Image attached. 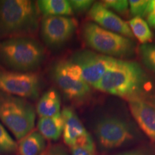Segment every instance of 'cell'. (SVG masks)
<instances>
[{
	"label": "cell",
	"mask_w": 155,
	"mask_h": 155,
	"mask_svg": "<svg viewBox=\"0 0 155 155\" xmlns=\"http://www.w3.org/2000/svg\"><path fill=\"white\" fill-rule=\"evenodd\" d=\"M134 37L141 44H148L152 41L153 34L146 21L139 17H133L128 22Z\"/></svg>",
	"instance_id": "17"
},
{
	"label": "cell",
	"mask_w": 155,
	"mask_h": 155,
	"mask_svg": "<svg viewBox=\"0 0 155 155\" xmlns=\"http://www.w3.org/2000/svg\"><path fill=\"white\" fill-rule=\"evenodd\" d=\"M41 86V78L38 73L0 69V91L26 99H35Z\"/></svg>",
	"instance_id": "7"
},
{
	"label": "cell",
	"mask_w": 155,
	"mask_h": 155,
	"mask_svg": "<svg viewBox=\"0 0 155 155\" xmlns=\"http://www.w3.org/2000/svg\"><path fill=\"white\" fill-rule=\"evenodd\" d=\"M82 34L87 45L102 55L120 59L134 54L136 45L131 39L105 30L94 22L83 25Z\"/></svg>",
	"instance_id": "4"
},
{
	"label": "cell",
	"mask_w": 155,
	"mask_h": 155,
	"mask_svg": "<svg viewBox=\"0 0 155 155\" xmlns=\"http://www.w3.org/2000/svg\"><path fill=\"white\" fill-rule=\"evenodd\" d=\"M52 77L69 100L81 102L91 94V86L83 78L80 68L71 60L56 63L52 70Z\"/></svg>",
	"instance_id": "5"
},
{
	"label": "cell",
	"mask_w": 155,
	"mask_h": 155,
	"mask_svg": "<svg viewBox=\"0 0 155 155\" xmlns=\"http://www.w3.org/2000/svg\"><path fill=\"white\" fill-rule=\"evenodd\" d=\"M131 115L139 127L152 142L155 143V108L140 101H129Z\"/></svg>",
	"instance_id": "11"
},
{
	"label": "cell",
	"mask_w": 155,
	"mask_h": 155,
	"mask_svg": "<svg viewBox=\"0 0 155 155\" xmlns=\"http://www.w3.org/2000/svg\"><path fill=\"white\" fill-rule=\"evenodd\" d=\"M43 45L31 37H19L0 41V62L18 72H33L43 63Z\"/></svg>",
	"instance_id": "2"
},
{
	"label": "cell",
	"mask_w": 155,
	"mask_h": 155,
	"mask_svg": "<svg viewBox=\"0 0 155 155\" xmlns=\"http://www.w3.org/2000/svg\"><path fill=\"white\" fill-rule=\"evenodd\" d=\"M71 155H96L95 144L90 146H75L71 148Z\"/></svg>",
	"instance_id": "24"
},
{
	"label": "cell",
	"mask_w": 155,
	"mask_h": 155,
	"mask_svg": "<svg viewBox=\"0 0 155 155\" xmlns=\"http://www.w3.org/2000/svg\"><path fill=\"white\" fill-rule=\"evenodd\" d=\"M139 55L145 68L155 74V44L141 45L139 48Z\"/></svg>",
	"instance_id": "18"
},
{
	"label": "cell",
	"mask_w": 155,
	"mask_h": 155,
	"mask_svg": "<svg viewBox=\"0 0 155 155\" xmlns=\"http://www.w3.org/2000/svg\"><path fill=\"white\" fill-rule=\"evenodd\" d=\"M88 15L95 24L101 28L127 37L129 39L134 38L133 33L128 23L110 9L104 7L102 3H94L89 9Z\"/></svg>",
	"instance_id": "10"
},
{
	"label": "cell",
	"mask_w": 155,
	"mask_h": 155,
	"mask_svg": "<svg viewBox=\"0 0 155 155\" xmlns=\"http://www.w3.org/2000/svg\"><path fill=\"white\" fill-rule=\"evenodd\" d=\"M147 22L152 28H155V0L149 2L145 17Z\"/></svg>",
	"instance_id": "25"
},
{
	"label": "cell",
	"mask_w": 155,
	"mask_h": 155,
	"mask_svg": "<svg viewBox=\"0 0 155 155\" xmlns=\"http://www.w3.org/2000/svg\"><path fill=\"white\" fill-rule=\"evenodd\" d=\"M37 7L43 16H65L73 14L70 1L67 0H40Z\"/></svg>",
	"instance_id": "16"
},
{
	"label": "cell",
	"mask_w": 155,
	"mask_h": 155,
	"mask_svg": "<svg viewBox=\"0 0 155 155\" xmlns=\"http://www.w3.org/2000/svg\"><path fill=\"white\" fill-rule=\"evenodd\" d=\"M61 96L55 88H50L40 97L36 106V113L40 118L51 117L61 113Z\"/></svg>",
	"instance_id": "13"
},
{
	"label": "cell",
	"mask_w": 155,
	"mask_h": 155,
	"mask_svg": "<svg viewBox=\"0 0 155 155\" xmlns=\"http://www.w3.org/2000/svg\"><path fill=\"white\" fill-rule=\"evenodd\" d=\"M45 147V139L38 131H32L19 141L17 155H40Z\"/></svg>",
	"instance_id": "15"
},
{
	"label": "cell",
	"mask_w": 155,
	"mask_h": 155,
	"mask_svg": "<svg viewBox=\"0 0 155 155\" xmlns=\"http://www.w3.org/2000/svg\"><path fill=\"white\" fill-rule=\"evenodd\" d=\"M36 110L26 98L0 91V120L19 141L33 131Z\"/></svg>",
	"instance_id": "3"
},
{
	"label": "cell",
	"mask_w": 155,
	"mask_h": 155,
	"mask_svg": "<svg viewBox=\"0 0 155 155\" xmlns=\"http://www.w3.org/2000/svg\"><path fill=\"white\" fill-rule=\"evenodd\" d=\"M114 59L91 50H82L73 54L70 60L80 68L86 83L94 88L111 66Z\"/></svg>",
	"instance_id": "9"
},
{
	"label": "cell",
	"mask_w": 155,
	"mask_h": 155,
	"mask_svg": "<svg viewBox=\"0 0 155 155\" xmlns=\"http://www.w3.org/2000/svg\"><path fill=\"white\" fill-rule=\"evenodd\" d=\"M76 28V20L71 17L43 16L40 23V35L48 47L58 48L72 38Z\"/></svg>",
	"instance_id": "8"
},
{
	"label": "cell",
	"mask_w": 155,
	"mask_h": 155,
	"mask_svg": "<svg viewBox=\"0 0 155 155\" xmlns=\"http://www.w3.org/2000/svg\"><path fill=\"white\" fill-rule=\"evenodd\" d=\"M61 114L64 121L63 131L64 143L71 148L89 133L73 108H64Z\"/></svg>",
	"instance_id": "12"
},
{
	"label": "cell",
	"mask_w": 155,
	"mask_h": 155,
	"mask_svg": "<svg viewBox=\"0 0 155 155\" xmlns=\"http://www.w3.org/2000/svg\"><path fill=\"white\" fill-rule=\"evenodd\" d=\"M102 5L108 9L116 11L120 14L127 12L129 9V1L126 0H106L102 2Z\"/></svg>",
	"instance_id": "21"
},
{
	"label": "cell",
	"mask_w": 155,
	"mask_h": 155,
	"mask_svg": "<svg viewBox=\"0 0 155 155\" xmlns=\"http://www.w3.org/2000/svg\"><path fill=\"white\" fill-rule=\"evenodd\" d=\"M64 121L61 113L51 117L40 118L38 122V129L45 139L56 141L63 131Z\"/></svg>",
	"instance_id": "14"
},
{
	"label": "cell",
	"mask_w": 155,
	"mask_h": 155,
	"mask_svg": "<svg viewBox=\"0 0 155 155\" xmlns=\"http://www.w3.org/2000/svg\"><path fill=\"white\" fill-rule=\"evenodd\" d=\"M17 144L0 123V154L10 155L17 152Z\"/></svg>",
	"instance_id": "19"
},
{
	"label": "cell",
	"mask_w": 155,
	"mask_h": 155,
	"mask_svg": "<svg viewBox=\"0 0 155 155\" xmlns=\"http://www.w3.org/2000/svg\"><path fill=\"white\" fill-rule=\"evenodd\" d=\"M40 155H69L65 147L61 144H48Z\"/></svg>",
	"instance_id": "22"
},
{
	"label": "cell",
	"mask_w": 155,
	"mask_h": 155,
	"mask_svg": "<svg viewBox=\"0 0 155 155\" xmlns=\"http://www.w3.org/2000/svg\"><path fill=\"white\" fill-rule=\"evenodd\" d=\"M116 155H150L147 152H145L144 150H132L129 151V152H126L121 153V154H116Z\"/></svg>",
	"instance_id": "26"
},
{
	"label": "cell",
	"mask_w": 155,
	"mask_h": 155,
	"mask_svg": "<svg viewBox=\"0 0 155 155\" xmlns=\"http://www.w3.org/2000/svg\"><path fill=\"white\" fill-rule=\"evenodd\" d=\"M95 134L100 146L106 150L130 144L137 138L136 131L130 124L111 116L103 118L97 122Z\"/></svg>",
	"instance_id": "6"
},
{
	"label": "cell",
	"mask_w": 155,
	"mask_h": 155,
	"mask_svg": "<svg viewBox=\"0 0 155 155\" xmlns=\"http://www.w3.org/2000/svg\"><path fill=\"white\" fill-rule=\"evenodd\" d=\"M149 2L147 0H130L129 1V10L134 17H144L148 7Z\"/></svg>",
	"instance_id": "20"
},
{
	"label": "cell",
	"mask_w": 155,
	"mask_h": 155,
	"mask_svg": "<svg viewBox=\"0 0 155 155\" xmlns=\"http://www.w3.org/2000/svg\"><path fill=\"white\" fill-rule=\"evenodd\" d=\"M39 15L36 2L0 0V38H33L40 28Z\"/></svg>",
	"instance_id": "1"
},
{
	"label": "cell",
	"mask_w": 155,
	"mask_h": 155,
	"mask_svg": "<svg viewBox=\"0 0 155 155\" xmlns=\"http://www.w3.org/2000/svg\"><path fill=\"white\" fill-rule=\"evenodd\" d=\"M70 3H71L73 12L78 13L89 11L91 7L94 5V2L91 0H71L70 1Z\"/></svg>",
	"instance_id": "23"
}]
</instances>
